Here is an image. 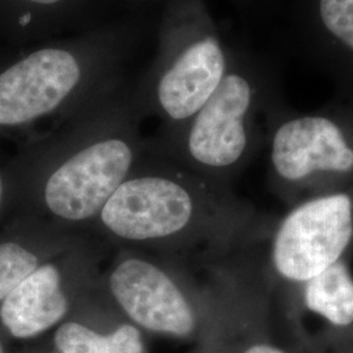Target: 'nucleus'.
I'll return each mask as SVG.
<instances>
[{
    "instance_id": "nucleus-17",
    "label": "nucleus",
    "mask_w": 353,
    "mask_h": 353,
    "mask_svg": "<svg viewBox=\"0 0 353 353\" xmlns=\"http://www.w3.org/2000/svg\"><path fill=\"white\" fill-rule=\"evenodd\" d=\"M233 1H236V3H239V4H248V3H250L252 0H233Z\"/></svg>"
},
{
    "instance_id": "nucleus-3",
    "label": "nucleus",
    "mask_w": 353,
    "mask_h": 353,
    "mask_svg": "<svg viewBox=\"0 0 353 353\" xmlns=\"http://www.w3.org/2000/svg\"><path fill=\"white\" fill-rule=\"evenodd\" d=\"M122 79L94 101V110L65 147L45 182V203L64 220L81 221L101 211L135 160Z\"/></svg>"
},
{
    "instance_id": "nucleus-7",
    "label": "nucleus",
    "mask_w": 353,
    "mask_h": 353,
    "mask_svg": "<svg viewBox=\"0 0 353 353\" xmlns=\"http://www.w3.org/2000/svg\"><path fill=\"white\" fill-rule=\"evenodd\" d=\"M194 204L188 190L164 176L127 179L101 210L102 223L130 241L164 239L189 224Z\"/></svg>"
},
{
    "instance_id": "nucleus-1",
    "label": "nucleus",
    "mask_w": 353,
    "mask_h": 353,
    "mask_svg": "<svg viewBox=\"0 0 353 353\" xmlns=\"http://www.w3.org/2000/svg\"><path fill=\"white\" fill-rule=\"evenodd\" d=\"M121 29L51 41L0 68V134L23 130L92 101L122 77Z\"/></svg>"
},
{
    "instance_id": "nucleus-10",
    "label": "nucleus",
    "mask_w": 353,
    "mask_h": 353,
    "mask_svg": "<svg viewBox=\"0 0 353 353\" xmlns=\"http://www.w3.org/2000/svg\"><path fill=\"white\" fill-rule=\"evenodd\" d=\"M68 301L54 265H38L0 303V322L16 339H30L57 325Z\"/></svg>"
},
{
    "instance_id": "nucleus-13",
    "label": "nucleus",
    "mask_w": 353,
    "mask_h": 353,
    "mask_svg": "<svg viewBox=\"0 0 353 353\" xmlns=\"http://www.w3.org/2000/svg\"><path fill=\"white\" fill-rule=\"evenodd\" d=\"M39 265L36 252L20 241L0 242V303Z\"/></svg>"
},
{
    "instance_id": "nucleus-18",
    "label": "nucleus",
    "mask_w": 353,
    "mask_h": 353,
    "mask_svg": "<svg viewBox=\"0 0 353 353\" xmlns=\"http://www.w3.org/2000/svg\"><path fill=\"white\" fill-rule=\"evenodd\" d=\"M0 353H4V348H3L1 344H0Z\"/></svg>"
},
{
    "instance_id": "nucleus-12",
    "label": "nucleus",
    "mask_w": 353,
    "mask_h": 353,
    "mask_svg": "<svg viewBox=\"0 0 353 353\" xmlns=\"http://www.w3.org/2000/svg\"><path fill=\"white\" fill-rule=\"evenodd\" d=\"M303 299L309 310L332 325H352L353 278L341 261L306 281Z\"/></svg>"
},
{
    "instance_id": "nucleus-11",
    "label": "nucleus",
    "mask_w": 353,
    "mask_h": 353,
    "mask_svg": "<svg viewBox=\"0 0 353 353\" xmlns=\"http://www.w3.org/2000/svg\"><path fill=\"white\" fill-rule=\"evenodd\" d=\"M85 0H0V33L16 39L46 37L65 26Z\"/></svg>"
},
{
    "instance_id": "nucleus-8",
    "label": "nucleus",
    "mask_w": 353,
    "mask_h": 353,
    "mask_svg": "<svg viewBox=\"0 0 353 353\" xmlns=\"http://www.w3.org/2000/svg\"><path fill=\"white\" fill-rule=\"evenodd\" d=\"M115 300L135 323L154 332L186 336L195 318L183 293L164 271L141 259H127L110 276Z\"/></svg>"
},
{
    "instance_id": "nucleus-2",
    "label": "nucleus",
    "mask_w": 353,
    "mask_h": 353,
    "mask_svg": "<svg viewBox=\"0 0 353 353\" xmlns=\"http://www.w3.org/2000/svg\"><path fill=\"white\" fill-rule=\"evenodd\" d=\"M232 51L205 0H168L157 54L135 96L170 123L183 126L221 84Z\"/></svg>"
},
{
    "instance_id": "nucleus-9",
    "label": "nucleus",
    "mask_w": 353,
    "mask_h": 353,
    "mask_svg": "<svg viewBox=\"0 0 353 353\" xmlns=\"http://www.w3.org/2000/svg\"><path fill=\"white\" fill-rule=\"evenodd\" d=\"M303 50L343 87L353 85V0H292Z\"/></svg>"
},
{
    "instance_id": "nucleus-16",
    "label": "nucleus",
    "mask_w": 353,
    "mask_h": 353,
    "mask_svg": "<svg viewBox=\"0 0 353 353\" xmlns=\"http://www.w3.org/2000/svg\"><path fill=\"white\" fill-rule=\"evenodd\" d=\"M4 199H6V176L3 170L0 169V208L3 207Z\"/></svg>"
},
{
    "instance_id": "nucleus-5",
    "label": "nucleus",
    "mask_w": 353,
    "mask_h": 353,
    "mask_svg": "<svg viewBox=\"0 0 353 353\" xmlns=\"http://www.w3.org/2000/svg\"><path fill=\"white\" fill-rule=\"evenodd\" d=\"M353 237L352 199L331 194L303 203L281 223L274 265L283 278L306 283L341 261Z\"/></svg>"
},
{
    "instance_id": "nucleus-15",
    "label": "nucleus",
    "mask_w": 353,
    "mask_h": 353,
    "mask_svg": "<svg viewBox=\"0 0 353 353\" xmlns=\"http://www.w3.org/2000/svg\"><path fill=\"white\" fill-rule=\"evenodd\" d=\"M245 353H284L281 350L275 348L272 345L268 344H256L252 345V348H249Z\"/></svg>"
},
{
    "instance_id": "nucleus-14",
    "label": "nucleus",
    "mask_w": 353,
    "mask_h": 353,
    "mask_svg": "<svg viewBox=\"0 0 353 353\" xmlns=\"http://www.w3.org/2000/svg\"><path fill=\"white\" fill-rule=\"evenodd\" d=\"M55 345L62 353H119L114 331L101 335L76 322L64 323L58 328Z\"/></svg>"
},
{
    "instance_id": "nucleus-6",
    "label": "nucleus",
    "mask_w": 353,
    "mask_h": 353,
    "mask_svg": "<svg viewBox=\"0 0 353 353\" xmlns=\"http://www.w3.org/2000/svg\"><path fill=\"white\" fill-rule=\"evenodd\" d=\"M270 148L274 172L288 182L353 173V112L287 115L274 127Z\"/></svg>"
},
{
    "instance_id": "nucleus-4",
    "label": "nucleus",
    "mask_w": 353,
    "mask_h": 353,
    "mask_svg": "<svg viewBox=\"0 0 353 353\" xmlns=\"http://www.w3.org/2000/svg\"><path fill=\"white\" fill-rule=\"evenodd\" d=\"M279 75L278 67L268 58L233 49L219 88L179 127V143L190 160L217 170L241 163L252 147L254 115L276 96Z\"/></svg>"
}]
</instances>
